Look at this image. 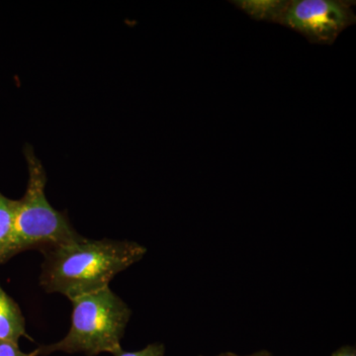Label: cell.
Returning a JSON list of instances; mask_svg holds the SVG:
<instances>
[{"instance_id":"6da1fadb","label":"cell","mask_w":356,"mask_h":356,"mask_svg":"<svg viewBox=\"0 0 356 356\" xmlns=\"http://www.w3.org/2000/svg\"><path fill=\"white\" fill-rule=\"evenodd\" d=\"M40 285L47 293H60L70 300L109 287L117 274L140 261L144 245L131 241H93L44 248Z\"/></svg>"},{"instance_id":"7a4b0ae2","label":"cell","mask_w":356,"mask_h":356,"mask_svg":"<svg viewBox=\"0 0 356 356\" xmlns=\"http://www.w3.org/2000/svg\"><path fill=\"white\" fill-rule=\"evenodd\" d=\"M72 325L67 336L56 343L37 348L38 356L64 351L95 356L117 355L132 311L109 287L70 300Z\"/></svg>"},{"instance_id":"3957f363","label":"cell","mask_w":356,"mask_h":356,"mask_svg":"<svg viewBox=\"0 0 356 356\" xmlns=\"http://www.w3.org/2000/svg\"><path fill=\"white\" fill-rule=\"evenodd\" d=\"M28 168L27 189L16 200L13 254L30 250L58 247L79 242V235L70 224L67 212L56 210L46 197L47 173L30 145L24 147Z\"/></svg>"},{"instance_id":"277c9868","label":"cell","mask_w":356,"mask_h":356,"mask_svg":"<svg viewBox=\"0 0 356 356\" xmlns=\"http://www.w3.org/2000/svg\"><path fill=\"white\" fill-rule=\"evenodd\" d=\"M233 3L252 19L285 26L311 44H332L356 22L355 2L348 0H238Z\"/></svg>"},{"instance_id":"5b68a950","label":"cell","mask_w":356,"mask_h":356,"mask_svg":"<svg viewBox=\"0 0 356 356\" xmlns=\"http://www.w3.org/2000/svg\"><path fill=\"white\" fill-rule=\"evenodd\" d=\"M21 337L33 341L26 332V320L19 305L0 285V341L18 344Z\"/></svg>"},{"instance_id":"8992f818","label":"cell","mask_w":356,"mask_h":356,"mask_svg":"<svg viewBox=\"0 0 356 356\" xmlns=\"http://www.w3.org/2000/svg\"><path fill=\"white\" fill-rule=\"evenodd\" d=\"M16 200L0 192V266L13 259Z\"/></svg>"},{"instance_id":"52a82bcc","label":"cell","mask_w":356,"mask_h":356,"mask_svg":"<svg viewBox=\"0 0 356 356\" xmlns=\"http://www.w3.org/2000/svg\"><path fill=\"white\" fill-rule=\"evenodd\" d=\"M165 348L163 343H151L138 351L121 350L115 356H165Z\"/></svg>"},{"instance_id":"ba28073f","label":"cell","mask_w":356,"mask_h":356,"mask_svg":"<svg viewBox=\"0 0 356 356\" xmlns=\"http://www.w3.org/2000/svg\"><path fill=\"white\" fill-rule=\"evenodd\" d=\"M0 356H38V351L23 353L19 348V344L0 341Z\"/></svg>"},{"instance_id":"9c48e42d","label":"cell","mask_w":356,"mask_h":356,"mask_svg":"<svg viewBox=\"0 0 356 356\" xmlns=\"http://www.w3.org/2000/svg\"><path fill=\"white\" fill-rule=\"evenodd\" d=\"M331 356H356L355 346H343L334 351Z\"/></svg>"},{"instance_id":"30bf717a","label":"cell","mask_w":356,"mask_h":356,"mask_svg":"<svg viewBox=\"0 0 356 356\" xmlns=\"http://www.w3.org/2000/svg\"><path fill=\"white\" fill-rule=\"evenodd\" d=\"M199 356H205V355H199ZM214 356H273V353H269L268 350H259L257 351V353H252V355H238L236 353H229V351H227V353H219V355Z\"/></svg>"}]
</instances>
